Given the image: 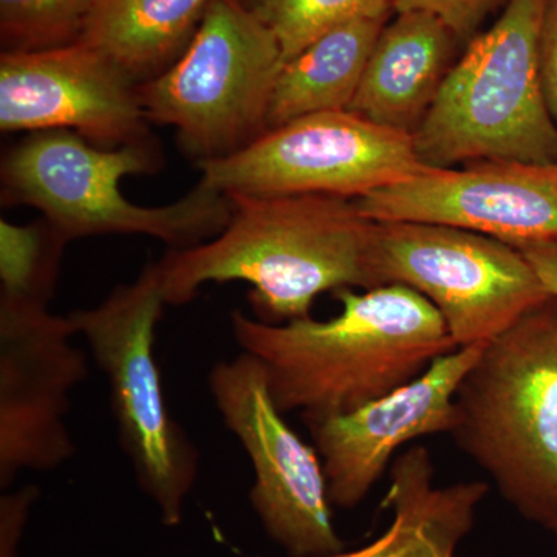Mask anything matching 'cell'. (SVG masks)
<instances>
[{"mask_svg": "<svg viewBox=\"0 0 557 557\" xmlns=\"http://www.w3.org/2000/svg\"><path fill=\"white\" fill-rule=\"evenodd\" d=\"M519 249L536 270L549 296L557 300V240L525 245Z\"/></svg>", "mask_w": 557, "mask_h": 557, "instance_id": "cell-25", "label": "cell"}, {"mask_svg": "<svg viewBox=\"0 0 557 557\" xmlns=\"http://www.w3.org/2000/svg\"><path fill=\"white\" fill-rule=\"evenodd\" d=\"M284 62L274 33L239 0H211L178 60L138 84L139 104L149 123L174 127L196 166L228 159L269 132Z\"/></svg>", "mask_w": 557, "mask_h": 557, "instance_id": "cell-7", "label": "cell"}, {"mask_svg": "<svg viewBox=\"0 0 557 557\" xmlns=\"http://www.w3.org/2000/svg\"><path fill=\"white\" fill-rule=\"evenodd\" d=\"M49 299L0 295V487L49 472L76 454L72 394L89 375L75 325Z\"/></svg>", "mask_w": 557, "mask_h": 557, "instance_id": "cell-11", "label": "cell"}, {"mask_svg": "<svg viewBox=\"0 0 557 557\" xmlns=\"http://www.w3.org/2000/svg\"><path fill=\"white\" fill-rule=\"evenodd\" d=\"M223 194H329L358 200L423 174L413 138L350 110L313 113L271 129L228 159L199 164Z\"/></svg>", "mask_w": 557, "mask_h": 557, "instance_id": "cell-10", "label": "cell"}, {"mask_svg": "<svg viewBox=\"0 0 557 557\" xmlns=\"http://www.w3.org/2000/svg\"><path fill=\"white\" fill-rule=\"evenodd\" d=\"M208 386L223 424L251 463L249 504L267 536L288 557L346 549L333 523L321 457L284 420L259 359L242 351L215 362Z\"/></svg>", "mask_w": 557, "mask_h": 557, "instance_id": "cell-9", "label": "cell"}, {"mask_svg": "<svg viewBox=\"0 0 557 557\" xmlns=\"http://www.w3.org/2000/svg\"><path fill=\"white\" fill-rule=\"evenodd\" d=\"M211 0H100L76 42L100 50L137 84L189 46Z\"/></svg>", "mask_w": 557, "mask_h": 557, "instance_id": "cell-18", "label": "cell"}, {"mask_svg": "<svg viewBox=\"0 0 557 557\" xmlns=\"http://www.w3.org/2000/svg\"><path fill=\"white\" fill-rule=\"evenodd\" d=\"M336 317L267 324L239 310L231 332L265 369L282 413L304 421L351 412L418 379L456 350L445 321L416 289L388 284L335 292Z\"/></svg>", "mask_w": 557, "mask_h": 557, "instance_id": "cell-2", "label": "cell"}, {"mask_svg": "<svg viewBox=\"0 0 557 557\" xmlns=\"http://www.w3.org/2000/svg\"><path fill=\"white\" fill-rule=\"evenodd\" d=\"M553 534H555V537H556V541H557V527L555 528V530H553Z\"/></svg>", "mask_w": 557, "mask_h": 557, "instance_id": "cell-26", "label": "cell"}, {"mask_svg": "<svg viewBox=\"0 0 557 557\" xmlns=\"http://www.w3.org/2000/svg\"><path fill=\"white\" fill-rule=\"evenodd\" d=\"M231 219L215 239L170 249L159 260L168 306H185L207 284L245 282L256 319L310 317L322 293L380 287L376 222L357 201L329 194H226Z\"/></svg>", "mask_w": 557, "mask_h": 557, "instance_id": "cell-1", "label": "cell"}, {"mask_svg": "<svg viewBox=\"0 0 557 557\" xmlns=\"http://www.w3.org/2000/svg\"><path fill=\"white\" fill-rule=\"evenodd\" d=\"M450 437L522 518L557 527V300L483 344Z\"/></svg>", "mask_w": 557, "mask_h": 557, "instance_id": "cell-3", "label": "cell"}, {"mask_svg": "<svg viewBox=\"0 0 557 557\" xmlns=\"http://www.w3.org/2000/svg\"><path fill=\"white\" fill-rule=\"evenodd\" d=\"M379 284L416 289L457 348L480 346L552 298L519 248L435 223H376Z\"/></svg>", "mask_w": 557, "mask_h": 557, "instance_id": "cell-8", "label": "cell"}, {"mask_svg": "<svg viewBox=\"0 0 557 557\" xmlns=\"http://www.w3.org/2000/svg\"><path fill=\"white\" fill-rule=\"evenodd\" d=\"M457 42L434 14L397 13L381 30L347 110L370 123L413 135L456 62Z\"/></svg>", "mask_w": 557, "mask_h": 557, "instance_id": "cell-15", "label": "cell"}, {"mask_svg": "<svg viewBox=\"0 0 557 557\" xmlns=\"http://www.w3.org/2000/svg\"><path fill=\"white\" fill-rule=\"evenodd\" d=\"M67 244L46 219L24 226L0 220V295L53 299Z\"/></svg>", "mask_w": 557, "mask_h": 557, "instance_id": "cell-20", "label": "cell"}, {"mask_svg": "<svg viewBox=\"0 0 557 557\" xmlns=\"http://www.w3.org/2000/svg\"><path fill=\"white\" fill-rule=\"evenodd\" d=\"M509 0H394L395 13L424 11L438 17L458 40H471L491 13Z\"/></svg>", "mask_w": 557, "mask_h": 557, "instance_id": "cell-22", "label": "cell"}, {"mask_svg": "<svg viewBox=\"0 0 557 557\" xmlns=\"http://www.w3.org/2000/svg\"><path fill=\"white\" fill-rule=\"evenodd\" d=\"M386 20L343 22L285 61L269 110V131L321 112L347 110Z\"/></svg>", "mask_w": 557, "mask_h": 557, "instance_id": "cell-17", "label": "cell"}, {"mask_svg": "<svg viewBox=\"0 0 557 557\" xmlns=\"http://www.w3.org/2000/svg\"><path fill=\"white\" fill-rule=\"evenodd\" d=\"M161 166L156 139L104 149L72 131L33 132L3 157L2 205L39 209L67 242L138 234L182 251L215 239L231 219L226 194L199 182L174 203L139 207L121 193L127 175Z\"/></svg>", "mask_w": 557, "mask_h": 557, "instance_id": "cell-4", "label": "cell"}, {"mask_svg": "<svg viewBox=\"0 0 557 557\" xmlns=\"http://www.w3.org/2000/svg\"><path fill=\"white\" fill-rule=\"evenodd\" d=\"M431 454L413 446L395 458L384 507L394 520L369 544L319 557H456L474 525L475 509L490 486L483 482L434 485Z\"/></svg>", "mask_w": 557, "mask_h": 557, "instance_id": "cell-16", "label": "cell"}, {"mask_svg": "<svg viewBox=\"0 0 557 557\" xmlns=\"http://www.w3.org/2000/svg\"><path fill=\"white\" fill-rule=\"evenodd\" d=\"M100 0H0L2 51L75 44Z\"/></svg>", "mask_w": 557, "mask_h": 557, "instance_id": "cell-21", "label": "cell"}, {"mask_svg": "<svg viewBox=\"0 0 557 557\" xmlns=\"http://www.w3.org/2000/svg\"><path fill=\"white\" fill-rule=\"evenodd\" d=\"M39 497L36 485L10 487L0 496V557H21L25 528Z\"/></svg>", "mask_w": 557, "mask_h": 557, "instance_id": "cell-23", "label": "cell"}, {"mask_svg": "<svg viewBox=\"0 0 557 557\" xmlns=\"http://www.w3.org/2000/svg\"><path fill=\"white\" fill-rule=\"evenodd\" d=\"M355 201L376 223L454 226L516 248L557 240V163L483 160L428 170Z\"/></svg>", "mask_w": 557, "mask_h": 557, "instance_id": "cell-13", "label": "cell"}, {"mask_svg": "<svg viewBox=\"0 0 557 557\" xmlns=\"http://www.w3.org/2000/svg\"><path fill=\"white\" fill-rule=\"evenodd\" d=\"M542 90L553 120L557 124V0H549L539 49Z\"/></svg>", "mask_w": 557, "mask_h": 557, "instance_id": "cell-24", "label": "cell"}, {"mask_svg": "<svg viewBox=\"0 0 557 557\" xmlns=\"http://www.w3.org/2000/svg\"><path fill=\"white\" fill-rule=\"evenodd\" d=\"M168 306L159 262L146 263L131 284L69 313L109 388L121 449L139 490L159 509L163 525H182L197 485L200 453L172 417L156 357L157 327Z\"/></svg>", "mask_w": 557, "mask_h": 557, "instance_id": "cell-6", "label": "cell"}, {"mask_svg": "<svg viewBox=\"0 0 557 557\" xmlns=\"http://www.w3.org/2000/svg\"><path fill=\"white\" fill-rule=\"evenodd\" d=\"M482 347L456 348L435 359L418 379L362 408L306 421L335 507L357 508L403 446L429 435L450 434L458 386Z\"/></svg>", "mask_w": 557, "mask_h": 557, "instance_id": "cell-14", "label": "cell"}, {"mask_svg": "<svg viewBox=\"0 0 557 557\" xmlns=\"http://www.w3.org/2000/svg\"><path fill=\"white\" fill-rule=\"evenodd\" d=\"M138 84L83 42L0 54V129L72 131L98 148L153 141Z\"/></svg>", "mask_w": 557, "mask_h": 557, "instance_id": "cell-12", "label": "cell"}, {"mask_svg": "<svg viewBox=\"0 0 557 557\" xmlns=\"http://www.w3.org/2000/svg\"><path fill=\"white\" fill-rule=\"evenodd\" d=\"M276 36L285 61L343 22L387 20L394 0H239Z\"/></svg>", "mask_w": 557, "mask_h": 557, "instance_id": "cell-19", "label": "cell"}, {"mask_svg": "<svg viewBox=\"0 0 557 557\" xmlns=\"http://www.w3.org/2000/svg\"><path fill=\"white\" fill-rule=\"evenodd\" d=\"M549 0H509L469 40L413 132L431 170L483 160L557 163V124L542 90L539 49Z\"/></svg>", "mask_w": 557, "mask_h": 557, "instance_id": "cell-5", "label": "cell"}]
</instances>
